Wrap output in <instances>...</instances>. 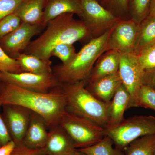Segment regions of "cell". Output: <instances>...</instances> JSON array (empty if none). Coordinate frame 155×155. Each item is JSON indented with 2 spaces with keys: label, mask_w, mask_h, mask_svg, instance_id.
<instances>
[{
  "label": "cell",
  "mask_w": 155,
  "mask_h": 155,
  "mask_svg": "<svg viewBox=\"0 0 155 155\" xmlns=\"http://www.w3.org/2000/svg\"><path fill=\"white\" fill-rule=\"evenodd\" d=\"M81 12V0H49L43 13L42 25L45 27L48 22L66 14H77Z\"/></svg>",
  "instance_id": "17"
},
{
  "label": "cell",
  "mask_w": 155,
  "mask_h": 155,
  "mask_svg": "<svg viewBox=\"0 0 155 155\" xmlns=\"http://www.w3.org/2000/svg\"><path fill=\"white\" fill-rule=\"evenodd\" d=\"M147 17L155 18V0H151Z\"/></svg>",
  "instance_id": "36"
},
{
  "label": "cell",
  "mask_w": 155,
  "mask_h": 155,
  "mask_svg": "<svg viewBox=\"0 0 155 155\" xmlns=\"http://www.w3.org/2000/svg\"><path fill=\"white\" fill-rule=\"evenodd\" d=\"M154 155H155V153H154Z\"/></svg>",
  "instance_id": "39"
},
{
  "label": "cell",
  "mask_w": 155,
  "mask_h": 155,
  "mask_svg": "<svg viewBox=\"0 0 155 155\" xmlns=\"http://www.w3.org/2000/svg\"><path fill=\"white\" fill-rule=\"evenodd\" d=\"M69 155H85L84 154L82 153H81L80 152L78 151L77 150L75 149L74 150L72 151L70 153Z\"/></svg>",
  "instance_id": "37"
},
{
  "label": "cell",
  "mask_w": 155,
  "mask_h": 155,
  "mask_svg": "<svg viewBox=\"0 0 155 155\" xmlns=\"http://www.w3.org/2000/svg\"><path fill=\"white\" fill-rule=\"evenodd\" d=\"M143 84L149 85L155 89V69L144 73Z\"/></svg>",
  "instance_id": "34"
},
{
  "label": "cell",
  "mask_w": 155,
  "mask_h": 155,
  "mask_svg": "<svg viewBox=\"0 0 155 155\" xmlns=\"http://www.w3.org/2000/svg\"><path fill=\"white\" fill-rule=\"evenodd\" d=\"M73 15L63 14L48 22L43 33L30 42L24 53L49 61L52 51L58 45L73 44L90 36L86 25L81 20L74 19Z\"/></svg>",
  "instance_id": "2"
},
{
  "label": "cell",
  "mask_w": 155,
  "mask_h": 155,
  "mask_svg": "<svg viewBox=\"0 0 155 155\" xmlns=\"http://www.w3.org/2000/svg\"><path fill=\"white\" fill-rule=\"evenodd\" d=\"M46 1L26 0L15 13L20 18L22 22L33 25H43L42 23L43 8Z\"/></svg>",
  "instance_id": "19"
},
{
  "label": "cell",
  "mask_w": 155,
  "mask_h": 155,
  "mask_svg": "<svg viewBox=\"0 0 155 155\" xmlns=\"http://www.w3.org/2000/svg\"><path fill=\"white\" fill-rule=\"evenodd\" d=\"M16 144L13 140H11L6 144L0 147V155H11L16 147Z\"/></svg>",
  "instance_id": "35"
},
{
  "label": "cell",
  "mask_w": 155,
  "mask_h": 155,
  "mask_svg": "<svg viewBox=\"0 0 155 155\" xmlns=\"http://www.w3.org/2000/svg\"><path fill=\"white\" fill-rule=\"evenodd\" d=\"M26 0H0V21L15 13Z\"/></svg>",
  "instance_id": "31"
},
{
  "label": "cell",
  "mask_w": 155,
  "mask_h": 155,
  "mask_svg": "<svg viewBox=\"0 0 155 155\" xmlns=\"http://www.w3.org/2000/svg\"><path fill=\"white\" fill-rule=\"evenodd\" d=\"M122 84L118 72L89 82L86 87L97 99L103 102L109 103Z\"/></svg>",
  "instance_id": "15"
},
{
  "label": "cell",
  "mask_w": 155,
  "mask_h": 155,
  "mask_svg": "<svg viewBox=\"0 0 155 155\" xmlns=\"http://www.w3.org/2000/svg\"><path fill=\"white\" fill-rule=\"evenodd\" d=\"M45 27L22 22L17 29L0 39V46L8 55L16 59L24 52L32 38L40 33Z\"/></svg>",
  "instance_id": "12"
},
{
  "label": "cell",
  "mask_w": 155,
  "mask_h": 155,
  "mask_svg": "<svg viewBox=\"0 0 155 155\" xmlns=\"http://www.w3.org/2000/svg\"><path fill=\"white\" fill-rule=\"evenodd\" d=\"M0 72L18 73L22 72L17 59L10 57L0 46Z\"/></svg>",
  "instance_id": "28"
},
{
  "label": "cell",
  "mask_w": 155,
  "mask_h": 155,
  "mask_svg": "<svg viewBox=\"0 0 155 155\" xmlns=\"http://www.w3.org/2000/svg\"><path fill=\"white\" fill-rule=\"evenodd\" d=\"M11 155H47L44 149H33L22 144L16 145Z\"/></svg>",
  "instance_id": "32"
},
{
  "label": "cell",
  "mask_w": 155,
  "mask_h": 155,
  "mask_svg": "<svg viewBox=\"0 0 155 155\" xmlns=\"http://www.w3.org/2000/svg\"><path fill=\"white\" fill-rule=\"evenodd\" d=\"M2 105L0 103V107ZM11 140H12L0 113V146H2Z\"/></svg>",
  "instance_id": "33"
},
{
  "label": "cell",
  "mask_w": 155,
  "mask_h": 155,
  "mask_svg": "<svg viewBox=\"0 0 155 155\" xmlns=\"http://www.w3.org/2000/svg\"><path fill=\"white\" fill-rule=\"evenodd\" d=\"M114 141L107 135H105L98 142L83 148L77 150L85 155H125L122 150L114 148Z\"/></svg>",
  "instance_id": "23"
},
{
  "label": "cell",
  "mask_w": 155,
  "mask_h": 155,
  "mask_svg": "<svg viewBox=\"0 0 155 155\" xmlns=\"http://www.w3.org/2000/svg\"><path fill=\"white\" fill-rule=\"evenodd\" d=\"M112 28L91 40L67 65L53 67V73L60 84L87 80L95 64L104 53L110 50L109 39Z\"/></svg>",
  "instance_id": "3"
},
{
  "label": "cell",
  "mask_w": 155,
  "mask_h": 155,
  "mask_svg": "<svg viewBox=\"0 0 155 155\" xmlns=\"http://www.w3.org/2000/svg\"><path fill=\"white\" fill-rule=\"evenodd\" d=\"M124 150L125 155H154L155 134L144 136L134 140Z\"/></svg>",
  "instance_id": "22"
},
{
  "label": "cell",
  "mask_w": 155,
  "mask_h": 155,
  "mask_svg": "<svg viewBox=\"0 0 155 155\" xmlns=\"http://www.w3.org/2000/svg\"><path fill=\"white\" fill-rule=\"evenodd\" d=\"M85 81L60 84L66 100V110L107 127L109 103L97 99L86 87Z\"/></svg>",
  "instance_id": "4"
},
{
  "label": "cell",
  "mask_w": 155,
  "mask_h": 155,
  "mask_svg": "<svg viewBox=\"0 0 155 155\" xmlns=\"http://www.w3.org/2000/svg\"><path fill=\"white\" fill-rule=\"evenodd\" d=\"M44 149L47 155H69L75 149L72 140L59 124L49 129Z\"/></svg>",
  "instance_id": "14"
},
{
  "label": "cell",
  "mask_w": 155,
  "mask_h": 155,
  "mask_svg": "<svg viewBox=\"0 0 155 155\" xmlns=\"http://www.w3.org/2000/svg\"><path fill=\"white\" fill-rule=\"evenodd\" d=\"M0 81L24 89L40 93L49 92L60 85L53 73L40 75L26 72H0Z\"/></svg>",
  "instance_id": "9"
},
{
  "label": "cell",
  "mask_w": 155,
  "mask_h": 155,
  "mask_svg": "<svg viewBox=\"0 0 155 155\" xmlns=\"http://www.w3.org/2000/svg\"><path fill=\"white\" fill-rule=\"evenodd\" d=\"M130 101V94L122 84L110 102L108 110L107 125L105 128L119 125L124 120V113L128 109Z\"/></svg>",
  "instance_id": "18"
},
{
  "label": "cell",
  "mask_w": 155,
  "mask_h": 155,
  "mask_svg": "<svg viewBox=\"0 0 155 155\" xmlns=\"http://www.w3.org/2000/svg\"><path fill=\"white\" fill-rule=\"evenodd\" d=\"M155 134V117L136 116L124 119L119 125L104 128L105 135L114 141L121 150L134 140L142 137Z\"/></svg>",
  "instance_id": "6"
},
{
  "label": "cell",
  "mask_w": 155,
  "mask_h": 155,
  "mask_svg": "<svg viewBox=\"0 0 155 155\" xmlns=\"http://www.w3.org/2000/svg\"><path fill=\"white\" fill-rule=\"evenodd\" d=\"M76 54L77 53L73 44H62L53 49L51 56L57 57L62 61V64L67 65L74 60Z\"/></svg>",
  "instance_id": "26"
},
{
  "label": "cell",
  "mask_w": 155,
  "mask_h": 155,
  "mask_svg": "<svg viewBox=\"0 0 155 155\" xmlns=\"http://www.w3.org/2000/svg\"><path fill=\"white\" fill-rule=\"evenodd\" d=\"M140 29V24L133 19L119 20L112 28L109 39L110 49L133 54Z\"/></svg>",
  "instance_id": "11"
},
{
  "label": "cell",
  "mask_w": 155,
  "mask_h": 155,
  "mask_svg": "<svg viewBox=\"0 0 155 155\" xmlns=\"http://www.w3.org/2000/svg\"><path fill=\"white\" fill-rule=\"evenodd\" d=\"M81 12L79 17L91 34L102 35L111 29L119 20L111 11L97 0H81Z\"/></svg>",
  "instance_id": "7"
},
{
  "label": "cell",
  "mask_w": 155,
  "mask_h": 155,
  "mask_svg": "<svg viewBox=\"0 0 155 155\" xmlns=\"http://www.w3.org/2000/svg\"><path fill=\"white\" fill-rule=\"evenodd\" d=\"M128 0H102L101 5L117 17L128 12Z\"/></svg>",
  "instance_id": "30"
},
{
  "label": "cell",
  "mask_w": 155,
  "mask_h": 155,
  "mask_svg": "<svg viewBox=\"0 0 155 155\" xmlns=\"http://www.w3.org/2000/svg\"><path fill=\"white\" fill-rule=\"evenodd\" d=\"M136 55L144 73L155 69V45L143 50Z\"/></svg>",
  "instance_id": "27"
},
{
  "label": "cell",
  "mask_w": 155,
  "mask_h": 155,
  "mask_svg": "<svg viewBox=\"0 0 155 155\" xmlns=\"http://www.w3.org/2000/svg\"><path fill=\"white\" fill-rule=\"evenodd\" d=\"M0 103L22 106L39 114L48 129L59 124L66 110V100L59 87L48 93L31 91L0 81Z\"/></svg>",
  "instance_id": "1"
},
{
  "label": "cell",
  "mask_w": 155,
  "mask_h": 155,
  "mask_svg": "<svg viewBox=\"0 0 155 155\" xmlns=\"http://www.w3.org/2000/svg\"><path fill=\"white\" fill-rule=\"evenodd\" d=\"M120 54L118 73L122 85L130 94L128 109L136 107L137 93L143 84L144 72L136 55L122 53Z\"/></svg>",
  "instance_id": "8"
},
{
  "label": "cell",
  "mask_w": 155,
  "mask_h": 155,
  "mask_svg": "<svg viewBox=\"0 0 155 155\" xmlns=\"http://www.w3.org/2000/svg\"><path fill=\"white\" fill-rule=\"evenodd\" d=\"M155 45V18L147 17L140 24L137 43L134 54Z\"/></svg>",
  "instance_id": "21"
},
{
  "label": "cell",
  "mask_w": 155,
  "mask_h": 155,
  "mask_svg": "<svg viewBox=\"0 0 155 155\" xmlns=\"http://www.w3.org/2000/svg\"><path fill=\"white\" fill-rule=\"evenodd\" d=\"M49 129L44 119L32 112L29 125L22 144L29 148L41 149L45 146Z\"/></svg>",
  "instance_id": "13"
},
{
  "label": "cell",
  "mask_w": 155,
  "mask_h": 155,
  "mask_svg": "<svg viewBox=\"0 0 155 155\" xmlns=\"http://www.w3.org/2000/svg\"><path fill=\"white\" fill-rule=\"evenodd\" d=\"M120 53L116 50L110 49L102 55L92 69L88 79V83L118 72Z\"/></svg>",
  "instance_id": "16"
},
{
  "label": "cell",
  "mask_w": 155,
  "mask_h": 155,
  "mask_svg": "<svg viewBox=\"0 0 155 155\" xmlns=\"http://www.w3.org/2000/svg\"><path fill=\"white\" fill-rule=\"evenodd\" d=\"M2 107L1 115L11 140L16 145L22 144L32 111L22 106L12 104H5Z\"/></svg>",
  "instance_id": "10"
},
{
  "label": "cell",
  "mask_w": 155,
  "mask_h": 155,
  "mask_svg": "<svg viewBox=\"0 0 155 155\" xmlns=\"http://www.w3.org/2000/svg\"><path fill=\"white\" fill-rule=\"evenodd\" d=\"M150 109L155 111V89L143 84L137 93L136 107Z\"/></svg>",
  "instance_id": "25"
},
{
  "label": "cell",
  "mask_w": 155,
  "mask_h": 155,
  "mask_svg": "<svg viewBox=\"0 0 155 155\" xmlns=\"http://www.w3.org/2000/svg\"><path fill=\"white\" fill-rule=\"evenodd\" d=\"M16 59L23 72L40 75L53 73L52 63L51 60L45 61L36 56L24 52L20 54Z\"/></svg>",
  "instance_id": "20"
},
{
  "label": "cell",
  "mask_w": 155,
  "mask_h": 155,
  "mask_svg": "<svg viewBox=\"0 0 155 155\" xmlns=\"http://www.w3.org/2000/svg\"><path fill=\"white\" fill-rule=\"evenodd\" d=\"M97 1H98V2H101L102 0H97Z\"/></svg>",
  "instance_id": "38"
},
{
  "label": "cell",
  "mask_w": 155,
  "mask_h": 155,
  "mask_svg": "<svg viewBox=\"0 0 155 155\" xmlns=\"http://www.w3.org/2000/svg\"><path fill=\"white\" fill-rule=\"evenodd\" d=\"M22 22L15 13L3 18L0 21V39L17 29Z\"/></svg>",
  "instance_id": "29"
},
{
  "label": "cell",
  "mask_w": 155,
  "mask_h": 155,
  "mask_svg": "<svg viewBox=\"0 0 155 155\" xmlns=\"http://www.w3.org/2000/svg\"><path fill=\"white\" fill-rule=\"evenodd\" d=\"M72 140L75 149L91 146L104 136V128L89 119L67 110L59 122Z\"/></svg>",
  "instance_id": "5"
},
{
  "label": "cell",
  "mask_w": 155,
  "mask_h": 155,
  "mask_svg": "<svg viewBox=\"0 0 155 155\" xmlns=\"http://www.w3.org/2000/svg\"><path fill=\"white\" fill-rule=\"evenodd\" d=\"M0 147H1V146H0Z\"/></svg>",
  "instance_id": "40"
},
{
  "label": "cell",
  "mask_w": 155,
  "mask_h": 155,
  "mask_svg": "<svg viewBox=\"0 0 155 155\" xmlns=\"http://www.w3.org/2000/svg\"><path fill=\"white\" fill-rule=\"evenodd\" d=\"M151 0H128V12L131 19L140 24L148 15Z\"/></svg>",
  "instance_id": "24"
}]
</instances>
